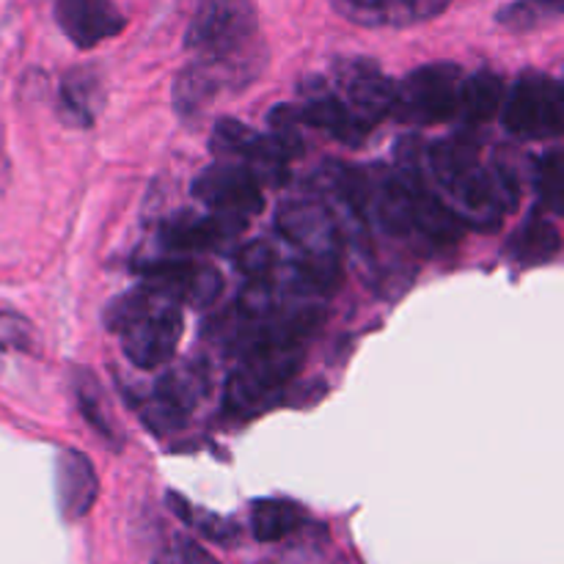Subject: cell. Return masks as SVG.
<instances>
[{
  "instance_id": "484cf974",
  "label": "cell",
  "mask_w": 564,
  "mask_h": 564,
  "mask_svg": "<svg viewBox=\"0 0 564 564\" xmlns=\"http://www.w3.org/2000/svg\"><path fill=\"white\" fill-rule=\"evenodd\" d=\"M268 135L273 138L290 158L303 152V119L297 105H279V108H273L268 116Z\"/></svg>"
},
{
  "instance_id": "e0dca14e",
  "label": "cell",
  "mask_w": 564,
  "mask_h": 564,
  "mask_svg": "<svg viewBox=\"0 0 564 564\" xmlns=\"http://www.w3.org/2000/svg\"><path fill=\"white\" fill-rule=\"evenodd\" d=\"M303 94H306V99H303V105H297L303 124L328 132L345 147H361L367 141L372 130L350 113L339 94L330 91L328 83H308Z\"/></svg>"
},
{
  "instance_id": "83f0119b",
  "label": "cell",
  "mask_w": 564,
  "mask_h": 564,
  "mask_svg": "<svg viewBox=\"0 0 564 564\" xmlns=\"http://www.w3.org/2000/svg\"><path fill=\"white\" fill-rule=\"evenodd\" d=\"M538 193L543 198L545 207L551 213H562V193H564V180H562V154L549 152L538 165Z\"/></svg>"
},
{
  "instance_id": "9a60e30c",
  "label": "cell",
  "mask_w": 564,
  "mask_h": 564,
  "mask_svg": "<svg viewBox=\"0 0 564 564\" xmlns=\"http://www.w3.org/2000/svg\"><path fill=\"white\" fill-rule=\"evenodd\" d=\"M275 229L303 253H339V226L319 204H284L275 215Z\"/></svg>"
},
{
  "instance_id": "6da1fadb",
  "label": "cell",
  "mask_w": 564,
  "mask_h": 564,
  "mask_svg": "<svg viewBox=\"0 0 564 564\" xmlns=\"http://www.w3.org/2000/svg\"><path fill=\"white\" fill-rule=\"evenodd\" d=\"M427 169L446 193L444 204L463 226L490 231L501 226L510 209H516L518 185L512 174L501 165L482 169L471 141L449 138L430 147Z\"/></svg>"
},
{
  "instance_id": "5bb4252c",
  "label": "cell",
  "mask_w": 564,
  "mask_h": 564,
  "mask_svg": "<svg viewBox=\"0 0 564 564\" xmlns=\"http://www.w3.org/2000/svg\"><path fill=\"white\" fill-rule=\"evenodd\" d=\"M248 224L220 213L198 215L193 209H180L163 224V246L174 253H196L218 248L220 242L240 235Z\"/></svg>"
},
{
  "instance_id": "5b68a950",
  "label": "cell",
  "mask_w": 564,
  "mask_h": 564,
  "mask_svg": "<svg viewBox=\"0 0 564 564\" xmlns=\"http://www.w3.org/2000/svg\"><path fill=\"white\" fill-rule=\"evenodd\" d=\"M460 80L463 69L449 61L419 66L394 86L391 116L411 127H433L452 121L457 116Z\"/></svg>"
},
{
  "instance_id": "8992f818",
  "label": "cell",
  "mask_w": 564,
  "mask_h": 564,
  "mask_svg": "<svg viewBox=\"0 0 564 564\" xmlns=\"http://www.w3.org/2000/svg\"><path fill=\"white\" fill-rule=\"evenodd\" d=\"M564 94L562 86L549 75L518 77L510 91L505 94L501 105V124L518 138L540 141V138H556L564 124Z\"/></svg>"
},
{
  "instance_id": "277c9868",
  "label": "cell",
  "mask_w": 564,
  "mask_h": 564,
  "mask_svg": "<svg viewBox=\"0 0 564 564\" xmlns=\"http://www.w3.org/2000/svg\"><path fill=\"white\" fill-rule=\"evenodd\" d=\"M303 364V341H264L242 356L226 383V408L235 416H259L279 402Z\"/></svg>"
},
{
  "instance_id": "30bf717a",
  "label": "cell",
  "mask_w": 564,
  "mask_h": 564,
  "mask_svg": "<svg viewBox=\"0 0 564 564\" xmlns=\"http://www.w3.org/2000/svg\"><path fill=\"white\" fill-rule=\"evenodd\" d=\"M209 391V372L204 364L187 361L182 367L169 369L154 386L147 408H143V422L158 433H171L187 422L204 394Z\"/></svg>"
},
{
  "instance_id": "44dd1931",
  "label": "cell",
  "mask_w": 564,
  "mask_h": 564,
  "mask_svg": "<svg viewBox=\"0 0 564 564\" xmlns=\"http://www.w3.org/2000/svg\"><path fill=\"white\" fill-rule=\"evenodd\" d=\"M72 391H75V400L83 419L91 424L94 433H97L105 444H110V449H121L119 430H116L113 419H110V408L108 400H105L99 380L94 378L88 369L77 367L75 372H72Z\"/></svg>"
},
{
  "instance_id": "ac0fdd59",
  "label": "cell",
  "mask_w": 564,
  "mask_h": 564,
  "mask_svg": "<svg viewBox=\"0 0 564 564\" xmlns=\"http://www.w3.org/2000/svg\"><path fill=\"white\" fill-rule=\"evenodd\" d=\"M99 496V479L91 460L77 449H61L55 457V499L66 521H80Z\"/></svg>"
},
{
  "instance_id": "2e32d148",
  "label": "cell",
  "mask_w": 564,
  "mask_h": 564,
  "mask_svg": "<svg viewBox=\"0 0 564 564\" xmlns=\"http://www.w3.org/2000/svg\"><path fill=\"white\" fill-rule=\"evenodd\" d=\"M452 0H334L336 11L364 28H411L435 20Z\"/></svg>"
},
{
  "instance_id": "f1b7e54d",
  "label": "cell",
  "mask_w": 564,
  "mask_h": 564,
  "mask_svg": "<svg viewBox=\"0 0 564 564\" xmlns=\"http://www.w3.org/2000/svg\"><path fill=\"white\" fill-rule=\"evenodd\" d=\"M33 347H36V336H33L31 323L20 314L0 312V358L9 350L33 352Z\"/></svg>"
},
{
  "instance_id": "ba28073f",
  "label": "cell",
  "mask_w": 564,
  "mask_h": 564,
  "mask_svg": "<svg viewBox=\"0 0 564 564\" xmlns=\"http://www.w3.org/2000/svg\"><path fill=\"white\" fill-rule=\"evenodd\" d=\"M209 149L220 160H235V163L246 165L257 176L259 185L279 187L290 180V154L273 138L248 130L242 121H215L213 135H209Z\"/></svg>"
},
{
  "instance_id": "7c38bea8",
  "label": "cell",
  "mask_w": 564,
  "mask_h": 564,
  "mask_svg": "<svg viewBox=\"0 0 564 564\" xmlns=\"http://www.w3.org/2000/svg\"><path fill=\"white\" fill-rule=\"evenodd\" d=\"M143 284L174 301L176 306H213L224 292V279L215 268L193 259H160L143 268Z\"/></svg>"
},
{
  "instance_id": "d4e9b609",
  "label": "cell",
  "mask_w": 564,
  "mask_h": 564,
  "mask_svg": "<svg viewBox=\"0 0 564 564\" xmlns=\"http://www.w3.org/2000/svg\"><path fill=\"white\" fill-rule=\"evenodd\" d=\"M560 251V231L549 220H529L527 229L512 240V253L523 262H549Z\"/></svg>"
},
{
  "instance_id": "4316f807",
  "label": "cell",
  "mask_w": 564,
  "mask_h": 564,
  "mask_svg": "<svg viewBox=\"0 0 564 564\" xmlns=\"http://www.w3.org/2000/svg\"><path fill=\"white\" fill-rule=\"evenodd\" d=\"M237 268L251 281H270L279 268V251L270 242L253 240L237 251Z\"/></svg>"
},
{
  "instance_id": "3957f363",
  "label": "cell",
  "mask_w": 564,
  "mask_h": 564,
  "mask_svg": "<svg viewBox=\"0 0 564 564\" xmlns=\"http://www.w3.org/2000/svg\"><path fill=\"white\" fill-rule=\"evenodd\" d=\"M268 66V50L259 39L235 53L196 55L185 69L176 75L171 102L180 116H196L220 94L240 91L251 86Z\"/></svg>"
},
{
  "instance_id": "4fadbf2b",
  "label": "cell",
  "mask_w": 564,
  "mask_h": 564,
  "mask_svg": "<svg viewBox=\"0 0 564 564\" xmlns=\"http://www.w3.org/2000/svg\"><path fill=\"white\" fill-rule=\"evenodd\" d=\"M55 22L75 47L91 50L124 31L113 0H55Z\"/></svg>"
},
{
  "instance_id": "f546056e",
  "label": "cell",
  "mask_w": 564,
  "mask_h": 564,
  "mask_svg": "<svg viewBox=\"0 0 564 564\" xmlns=\"http://www.w3.org/2000/svg\"><path fill=\"white\" fill-rule=\"evenodd\" d=\"M180 556L182 564H218L202 545L191 543V540H180Z\"/></svg>"
},
{
  "instance_id": "ffe728a7",
  "label": "cell",
  "mask_w": 564,
  "mask_h": 564,
  "mask_svg": "<svg viewBox=\"0 0 564 564\" xmlns=\"http://www.w3.org/2000/svg\"><path fill=\"white\" fill-rule=\"evenodd\" d=\"M505 77L496 72H477V75H463L460 91H457V116L466 124L482 127L501 113L505 105Z\"/></svg>"
},
{
  "instance_id": "8fae6325",
  "label": "cell",
  "mask_w": 564,
  "mask_h": 564,
  "mask_svg": "<svg viewBox=\"0 0 564 564\" xmlns=\"http://www.w3.org/2000/svg\"><path fill=\"white\" fill-rule=\"evenodd\" d=\"M394 86L397 83L369 58H350L336 66V94L369 130L391 116Z\"/></svg>"
},
{
  "instance_id": "7402d4cb",
  "label": "cell",
  "mask_w": 564,
  "mask_h": 564,
  "mask_svg": "<svg viewBox=\"0 0 564 564\" xmlns=\"http://www.w3.org/2000/svg\"><path fill=\"white\" fill-rule=\"evenodd\" d=\"M303 523V510L286 499H259L251 507V532L259 543H279Z\"/></svg>"
},
{
  "instance_id": "7a4b0ae2",
  "label": "cell",
  "mask_w": 564,
  "mask_h": 564,
  "mask_svg": "<svg viewBox=\"0 0 564 564\" xmlns=\"http://www.w3.org/2000/svg\"><path fill=\"white\" fill-rule=\"evenodd\" d=\"M105 328L121 336V350L138 369H160L174 358L182 339V306L149 284L113 297L102 314Z\"/></svg>"
},
{
  "instance_id": "603a6c76",
  "label": "cell",
  "mask_w": 564,
  "mask_h": 564,
  "mask_svg": "<svg viewBox=\"0 0 564 564\" xmlns=\"http://www.w3.org/2000/svg\"><path fill=\"white\" fill-rule=\"evenodd\" d=\"M169 507L174 510V516L180 518L182 523H187L191 529H196L202 538L213 540V543H231V540L240 538V527L231 518L218 516V512L202 510V507L191 505L187 499H182L180 494H169Z\"/></svg>"
},
{
  "instance_id": "52a82bcc",
  "label": "cell",
  "mask_w": 564,
  "mask_h": 564,
  "mask_svg": "<svg viewBox=\"0 0 564 564\" xmlns=\"http://www.w3.org/2000/svg\"><path fill=\"white\" fill-rule=\"evenodd\" d=\"M259 31L253 0H204L185 31V47L196 55H220L251 44Z\"/></svg>"
},
{
  "instance_id": "cb8c5ba5",
  "label": "cell",
  "mask_w": 564,
  "mask_h": 564,
  "mask_svg": "<svg viewBox=\"0 0 564 564\" xmlns=\"http://www.w3.org/2000/svg\"><path fill=\"white\" fill-rule=\"evenodd\" d=\"M562 11V0H516L496 14V22L512 33H529L560 22Z\"/></svg>"
},
{
  "instance_id": "9c48e42d",
  "label": "cell",
  "mask_w": 564,
  "mask_h": 564,
  "mask_svg": "<svg viewBox=\"0 0 564 564\" xmlns=\"http://www.w3.org/2000/svg\"><path fill=\"white\" fill-rule=\"evenodd\" d=\"M193 196L209 209V213L229 215V218L248 220L262 213L264 196L262 185L246 165L235 160H220L209 165L193 180Z\"/></svg>"
},
{
  "instance_id": "d6986e66",
  "label": "cell",
  "mask_w": 564,
  "mask_h": 564,
  "mask_svg": "<svg viewBox=\"0 0 564 564\" xmlns=\"http://www.w3.org/2000/svg\"><path fill=\"white\" fill-rule=\"evenodd\" d=\"M105 105V88L99 72L88 69V66H77V69L66 72L58 88V116L61 121L72 127H88L97 121L99 110Z\"/></svg>"
}]
</instances>
